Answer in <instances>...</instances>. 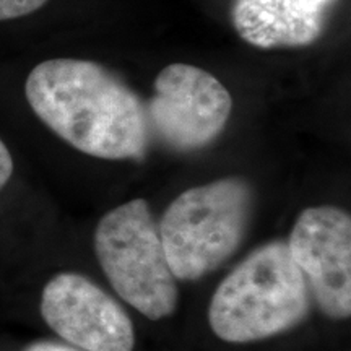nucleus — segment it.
Returning a JSON list of instances; mask_svg holds the SVG:
<instances>
[{
	"label": "nucleus",
	"mask_w": 351,
	"mask_h": 351,
	"mask_svg": "<svg viewBox=\"0 0 351 351\" xmlns=\"http://www.w3.org/2000/svg\"><path fill=\"white\" fill-rule=\"evenodd\" d=\"M95 254L114 291L127 304L150 320L174 313L178 287L147 200L134 199L101 218Z\"/></svg>",
	"instance_id": "4"
},
{
	"label": "nucleus",
	"mask_w": 351,
	"mask_h": 351,
	"mask_svg": "<svg viewBox=\"0 0 351 351\" xmlns=\"http://www.w3.org/2000/svg\"><path fill=\"white\" fill-rule=\"evenodd\" d=\"M25 95L39 119L85 155L142 160L147 153V108L132 88L101 64L44 60L29 72Z\"/></svg>",
	"instance_id": "1"
},
{
	"label": "nucleus",
	"mask_w": 351,
	"mask_h": 351,
	"mask_svg": "<svg viewBox=\"0 0 351 351\" xmlns=\"http://www.w3.org/2000/svg\"><path fill=\"white\" fill-rule=\"evenodd\" d=\"M41 315L60 339L85 351H134V324L119 302L86 276L59 274L41 296Z\"/></svg>",
	"instance_id": "7"
},
{
	"label": "nucleus",
	"mask_w": 351,
	"mask_h": 351,
	"mask_svg": "<svg viewBox=\"0 0 351 351\" xmlns=\"http://www.w3.org/2000/svg\"><path fill=\"white\" fill-rule=\"evenodd\" d=\"M252 212L254 189L241 178L218 179L176 197L158 226L174 278L194 282L234 256Z\"/></svg>",
	"instance_id": "3"
},
{
	"label": "nucleus",
	"mask_w": 351,
	"mask_h": 351,
	"mask_svg": "<svg viewBox=\"0 0 351 351\" xmlns=\"http://www.w3.org/2000/svg\"><path fill=\"white\" fill-rule=\"evenodd\" d=\"M287 244L322 313L332 319H348L351 315L350 213L330 205L302 210Z\"/></svg>",
	"instance_id": "6"
},
{
	"label": "nucleus",
	"mask_w": 351,
	"mask_h": 351,
	"mask_svg": "<svg viewBox=\"0 0 351 351\" xmlns=\"http://www.w3.org/2000/svg\"><path fill=\"white\" fill-rule=\"evenodd\" d=\"M13 173V160L7 145L0 138V191L7 186Z\"/></svg>",
	"instance_id": "10"
},
{
	"label": "nucleus",
	"mask_w": 351,
	"mask_h": 351,
	"mask_svg": "<svg viewBox=\"0 0 351 351\" xmlns=\"http://www.w3.org/2000/svg\"><path fill=\"white\" fill-rule=\"evenodd\" d=\"M311 291L283 241L263 244L219 283L208 322L228 343H251L291 330L309 314Z\"/></svg>",
	"instance_id": "2"
},
{
	"label": "nucleus",
	"mask_w": 351,
	"mask_h": 351,
	"mask_svg": "<svg viewBox=\"0 0 351 351\" xmlns=\"http://www.w3.org/2000/svg\"><path fill=\"white\" fill-rule=\"evenodd\" d=\"M339 0H232L231 23L261 49L304 47L317 41Z\"/></svg>",
	"instance_id": "8"
},
{
	"label": "nucleus",
	"mask_w": 351,
	"mask_h": 351,
	"mask_svg": "<svg viewBox=\"0 0 351 351\" xmlns=\"http://www.w3.org/2000/svg\"><path fill=\"white\" fill-rule=\"evenodd\" d=\"M46 3L47 0H0V21L32 15Z\"/></svg>",
	"instance_id": "9"
},
{
	"label": "nucleus",
	"mask_w": 351,
	"mask_h": 351,
	"mask_svg": "<svg viewBox=\"0 0 351 351\" xmlns=\"http://www.w3.org/2000/svg\"><path fill=\"white\" fill-rule=\"evenodd\" d=\"M25 351H77L70 346L56 343V341H36V343L29 345Z\"/></svg>",
	"instance_id": "11"
},
{
	"label": "nucleus",
	"mask_w": 351,
	"mask_h": 351,
	"mask_svg": "<svg viewBox=\"0 0 351 351\" xmlns=\"http://www.w3.org/2000/svg\"><path fill=\"white\" fill-rule=\"evenodd\" d=\"M145 108L148 127L165 145L178 152H194L221 134L230 121L232 98L207 70L171 64L158 73Z\"/></svg>",
	"instance_id": "5"
}]
</instances>
